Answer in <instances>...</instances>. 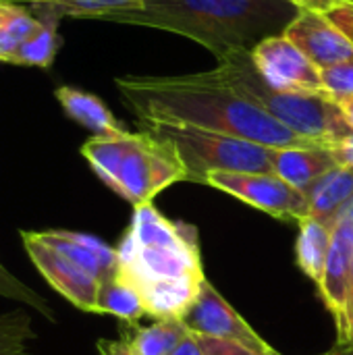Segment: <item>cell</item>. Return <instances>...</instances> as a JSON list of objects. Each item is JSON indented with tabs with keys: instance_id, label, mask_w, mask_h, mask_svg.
<instances>
[{
	"instance_id": "1",
	"label": "cell",
	"mask_w": 353,
	"mask_h": 355,
	"mask_svg": "<svg viewBox=\"0 0 353 355\" xmlns=\"http://www.w3.org/2000/svg\"><path fill=\"white\" fill-rule=\"evenodd\" d=\"M117 89L137 121L183 123L268 148L316 144L266 114L214 71L173 77L127 75L117 79Z\"/></svg>"
},
{
	"instance_id": "2",
	"label": "cell",
	"mask_w": 353,
	"mask_h": 355,
	"mask_svg": "<svg viewBox=\"0 0 353 355\" xmlns=\"http://www.w3.org/2000/svg\"><path fill=\"white\" fill-rule=\"evenodd\" d=\"M117 250L119 272L141 293L154 320H181L198 300L204 277L198 229L166 218L156 206H135Z\"/></svg>"
},
{
	"instance_id": "3",
	"label": "cell",
	"mask_w": 353,
	"mask_h": 355,
	"mask_svg": "<svg viewBox=\"0 0 353 355\" xmlns=\"http://www.w3.org/2000/svg\"><path fill=\"white\" fill-rule=\"evenodd\" d=\"M300 10L291 0H146L141 8L110 21L185 35L218 60L231 52H252L266 37L281 35Z\"/></svg>"
},
{
	"instance_id": "4",
	"label": "cell",
	"mask_w": 353,
	"mask_h": 355,
	"mask_svg": "<svg viewBox=\"0 0 353 355\" xmlns=\"http://www.w3.org/2000/svg\"><path fill=\"white\" fill-rule=\"evenodd\" d=\"M81 156L98 179L133 208L152 204L160 191L187 181L177 148L148 131L89 137L81 146Z\"/></svg>"
},
{
	"instance_id": "5",
	"label": "cell",
	"mask_w": 353,
	"mask_h": 355,
	"mask_svg": "<svg viewBox=\"0 0 353 355\" xmlns=\"http://www.w3.org/2000/svg\"><path fill=\"white\" fill-rule=\"evenodd\" d=\"M212 71L266 114L310 141L331 146L353 133L339 104L329 94L283 92L273 87L258 71L252 52L241 50L225 54L216 60Z\"/></svg>"
},
{
	"instance_id": "6",
	"label": "cell",
	"mask_w": 353,
	"mask_h": 355,
	"mask_svg": "<svg viewBox=\"0 0 353 355\" xmlns=\"http://www.w3.org/2000/svg\"><path fill=\"white\" fill-rule=\"evenodd\" d=\"M139 125L141 131L162 137L177 148L189 183L204 185L210 173H275V148L183 123L139 121Z\"/></svg>"
},
{
	"instance_id": "7",
	"label": "cell",
	"mask_w": 353,
	"mask_h": 355,
	"mask_svg": "<svg viewBox=\"0 0 353 355\" xmlns=\"http://www.w3.org/2000/svg\"><path fill=\"white\" fill-rule=\"evenodd\" d=\"M204 185L229 193L279 220L302 223L310 216L308 196L275 173H210Z\"/></svg>"
},
{
	"instance_id": "8",
	"label": "cell",
	"mask_w": 353,
	"mask_h": 355,
	"mask_svg": "<svg viewBox=\"0 0 353 355\" xmlns=\"http://www.w3.org/2000/svg\"><path fill=\"white\" fill-rule=\"evenodd\" d=\"M183 327L196 337H210L229 343L243 345L254 352L270 354L275 352L246 320L235 308L214 289L208 279L202 285V291L187 314L181 318Z\"/></svg>"
},
{
	"instance_id": "9",
	"label": "cell",
	"mask_w": 353,
	"mask_h": 355,
	"mask_svg": "<svg viewBox=\"0 0 353 355\" xmlns=\"http://www.w3.org/2000/svg\"><path fill=\"white\" fill-rule=\"evenodd\" d=\"M21 239L29 260L56 293H60L77 310L96 312L100 289L98 277H94L54 248L42 243L33 231H21Z\"/></svg>"
},
{
	"instance_id": "10",
	"label": "cell",
	"mask_w": 353,
	"mask_h": 355,
	"mask_svg": "<svg viewBox=\"0 0 353 355\" xmlns=\"http://www.w3.org/2000/svg\"><path fill=\"white\" fill-rule=\"evenodd\" d=\"M262 77L283 92H325L320 69L283 33L266 37L252 50Z\"/></svg>"
},
{
	"instance_id": "11",
	"label": "cell",
	"mask_w": 353,
	"mask_h": 355,
	"mask_svg": "<svg viewBox=\"0 0 353 355\" xmlns=\"http://www.w3.org/2000/svg\"><path fill=\"white\" fill-rule=\"evenodd\" d=\"M318 69L353 60V42L327 17V12L300 10L283 31Z\"/></svg>"
},
{
	"instance_id": "12",
	"label": "cell",
	"mask_w": 353,
	"mask_h": 355,
	"mask_svg": "<svg viewBox=\"0 0 353 355\" xmlns=\"http://www.w3.org/2000/svg\"><path fill=\"white\" fill-rule=\"evenodd\" d=\"M353 283V231L343 225L335 223L333 229V241H331V252L325 264V272L318 287V293L335 318L337 331L343 327L345 320V308L350 300Z\"/></svg>"
},
{
	"instance_id": "13",
	"label": "cell",
	"mask_w": 353,
	"mask_h": 355,
	"mask_svg": "<svg viewBox=\"0 0 353 355\" xmlns=\"http://www.w3.org/2000/svg\"><path fill=\"white\" fill-rule=\"evenodd\" d=\"M189 331L181 320H154L148 327L127 322L119 339L98 341L100 355H169Z\"/></svg>"
},
{
	"instance_id": "14",
	"label": "cell",
	"mask_w": 353,
	"mask_h": 355,
	"mask_svg": "<svg viewBox=\"0 0 353 355\" xmlns=\"http://www.w3.org/2000/svg\"><path fill=\"white\" fill-rule=\"evenodd\" d=\"M33 233L42 243L54 248L56 252H60L62 256H67L69 260L85 268L100 281L114 275L119 268L117 250L106 245L102 239L94 235L77 233V231H60V229L33 231Z\"/></svg>"
},
{
	"instance_id": "15",
	"label": "cell",
	"mask_w": 353,
	"mask_h": 355,
	"mask_svg": "<svg viewBox=\"0 0 353 355\" xmlns=\"http://www.w3.org/2000/svg\"><path fill=\"white\" fill-rule=\"evenodd\" d=\"M337 164L331 146H300V148H275L273 171L295 189L308 193L310 187L322 179Z\"/></svg>"
},
{
	"instance_id": "16",
	"label": "cell",
	"mask_w": 353,
	"mask_h": 355,
	"mask_svg": "<svg viewBox=\"0 0 353 355\" xmlns=\"http://www.w3.org/2000/svg\"><path fill=\"white\" fill-rule=\"evenodd\" d=\"M54 96L64 114L83 129L92 131V137H114L127 131L121 125V121L112 114V110L89 92L71 85H60L54 92Z\"/></svg>"
},
{
	"instance_id": "17",
	"label": "cell",
	"mask_w": 353,
	"mask_h": 355,
	"mask_svg": "<svg viewBox=\"0 0 353 355\" xmlns=\"http://www.w3.org/2000/svg\"><path fill=\"white\" fill-rule=\"evenodd\" d=\"M306 196L310 204V216L335 229L339 214L353 200V173L343 166H335L322 179H318Z\"/></svg>"
},
{
	"instance_id": "18",
	"label": "cell",
	"mask_w": 353,
	"mask_h": 355,
	"mask_svg": "<svg viewBox=\"0 0 353 355\" xmlns=\"http://www.w3.org/2000/svg\"><path fill=\"white\" fill-rule=\"evenodd\" d=\"M37 17L35 29L23 40V44L6 56V64H17V67H37V69H48L56 52L60 48V37H58V23L60 17L48 10H33Z\"/></svg>"
},
{
	"instance_id": "19",
	"label": "cell",
	"mask_w": 353,
	"mask_h": 355,
	"mask_svg": "<svg viewBox=\"0 0 353 355\" xmlns=\"http://www.w3.org/2000/svg\"><path fill=\"white\" fill-rule=\"evenodd\" d=\"M298 227H300V233L295 241V264L308 279H312L318 285L325 272L329 252H331L333 227L312 216L298 223Z\"/></svg>"
},
{
	"instance_id": "20",
	"label": "cell",
	"mask_w": 353,
	"mask_h": 355,
	"mask_svg": "<svg viewBox=\"0 0 353 355\" xmlns=\"http://www.w3.org/2000/svg\"><path fill=\"white\" fill-rule=\"evenodd\" d=\"M96 314H110L123 322H137L146 316V306L139 289L119 270L100 281Z\"/></svg>"
},
{
	"instance_id": "21",
	"label": "cell",
	"mask_w": 353,
	"mask_h": 355,
	"mask_svg": "<svg viewBox=\"0 0 353 355\" xmlns=\"http://www.w3.org/2000/svg\"><path fill=\"white\" fill-rule=\"evenodd\" d=\"M146 0H35L31 10H48L56 17L71 19H100L110 21L114 15L141 8Z\"/></svg>"
},
{
	"instance_id": "22",
	"label": "cell",
	"mask_w": 353,
	"mask_h": 355,
	"mask_svg": "<svg viewBox=\"0 0 353 355\" xmlns=\"http://www.w3.org/2000/svg\"><path fill=\"white\" fill-rule=\"evenodd\" d=\"M37 17L27 4L0 2V62L6 60L35 29Z\"/></svg>"
},
{
	"instance_id": "23",
	"label": "cell",
	"mask_w": 353,
	"mask_h": 355,
	"mask_svg": "<svg viewBox=\"0 0 353 355\" xmlns=\"http://www.w3.org/2000/svg\"><path fill=\"white\" fill-rule=\"evenodd\" d=\"M33 337L31 320L25 312L0 316V355H29Z\"/></svg>"
},
{
	"instance_id": "24",
	"label": "cell",
	"mask_w": 353,
	"mask_h": 355,
	"mask_svg": "<svg viewBox=\"0 0 353 355\" xmlns=\"http://www.w3.org/2000/svg\"><path fill=\"white\" fill-rule=\"evenodd\" d=\"M0 295L12 300V302H17V304L31 306V308H35L37 312H42V314H46V316L52 318V312H50V308L46 306V302H44L35 291H31L27 285H23L15 275H10V272L2 266V262H0Z\"/></svg>"
},
{
	"instance_id": "25",
	"label": "cell",
	"mask_w": 353,
	"mask_h": 355,
	"mask_svg": "<svg viewBox=\"0 0 353 355\" xmlns=\"http://www.w3.org/2000/svg\"><path fill=\"white\" fill-rule=\"evenodd\" d=\"M322 89L335 102H341L353 96V60H345L327 69H320Z\"/></svg>"
},
{
	"instance_id": "26",
	"label": "cell",
	"mask_w": 353,
	"mask_h": 355,
	"mask_svg": "<svg viewBox=\"0 0 353 355\" xmlns=\"http://www.w3.org/2000/svg\"><path fill=\"white\" fill-rule=\"evenodd\" d=\"M198 341L202 345L204 355H279L277 352H270V354L254 352V349H248L243 345L229 343V341H221V339H210V337H198Z\"/></svg>"
},
{
	"instance_id": "27",
	"label": "cell",
	"mask_w": 353,
	"mask_h": 355,
	"mask_svg": "<svg viewBox=\"0 0 353 355\" xmlns=\"http://www.w3.org/2000/svg\"><path fill=\"white\" fill-rule=\"evenodd\" d=\"M327 17L353 42V2L333 8L331 12H327Z\"/></svg>"
},
{
	"instance_id": "28",
	"label": "cell",
	"mask_w": 353,
	"mask_h": 355,
	"mask_svg": "<svg viewBox=\"0 0 353 355\" xmlns=\"http://www.w3.org/2000/svg\"><path fill=\"white\" fill-rule=\"evenodd\" d=\"M331 150L335 154L337 164L353 173V133L345 135L343 139H339L335 144H331Z\"/></svg>"
},
{
	"instance_id": "29",
	"label": "cell",
	"mask_w": 353,
	"mask_h": 355,
	"mask_svg": "<svg viewBox=\"0 0 353 355\" xmlns=\"http://www.w3.org/2000/svg\"><path fill=\"white\" fill-rule=\"evenodd\" d=\"M337 345H353V283L347 308H345V320H343V327L337 331Z\"/></svg>"
},
{
	"instance_id": "30",
	"label": "cell",
	"mask_w": 353,
	"mask_h": 355,
	"mask_svg": "<svg viewBox=\"0 0 353 355\" xmlns=\"http://www.w3.org/2000/svg\"><path fill=\"white\" fill-rule=\"evenodd\" d=\"M169 355H204V352H202V345H200L198 337H193L189 333Z\"/></svg>"
},
{
	"instance_id": "31",
	"label": "cell",
	"mask_w": 353,
	"mask_h": 355,
	"mask_svg": "<svg viewBox=\"0 0 353 355\" xmlns=\"http://www.w3.org/2000/svg\"><path fill=\"white\" fill-rule=\"evenodd\" d=\"M302 10H316V12H331L335 6L329 0H291Z\"/></svg>"
},
{
	"instance_id": "32",
	"label": "cell",
	"mask_w": 353,
	"mask_h": 355,
	"mask_svg": "<svg viewBox=\"0 0 353 355\" xmlns=\"http://www.w3.org/2000/svg\"><path fill=\"white\" fill-rule=\"evenodd\" d=\"M337 104H339V108H341V114H343L345 123L350 125V129L353 131V96L341 100V102H337Z\"/></svg>"
},
{
	"instance_id": "33",
	"label": "cell",
	"mask_w": 353,
	"mask_h": 355,
	"mask_svg": "<svg viewBox=\"0 0 353 355\" xmlns=\"http://www.w3.org/2000/svg\"><path fill=\"white\" fill-rule=\"evenodd\" d=\"M337 223H343V225H347L350 229L353 231V200L343 208V212L339 214V218H337Z\"/></svg>"
},
{
	"instance_id": "34",
	"label": "cell",
	"mask_w": 353,
	"mask_h": 355,
	"mask_svg": "<svg viewBox=\"0 0 353 355\" xmlns=\"http://www.w3.org/2000/svg\"><path fill=\"white\" fill-rule=\"evenodd\" d=\"M325 355H353V345H337L335 349Z\"/></svg>"
},
{
	"instance_id": "35",
	"label": "cell",
	"mask_w": 353,
	"mask_h": 355,
	"mask_svg": "<svg viewBox=\"0 0 353 355\" xmlns=\"http://www.w3.org/2000/svg\"><path fill=\"white\" fill-rule=\"evenodd\" d=\"M0 2H10V4H31V2H35V0H0Z\"/></svg>"
},
{
	"instance_id": "36",
	"label": "cell",
	"mask_w": 353,
	"mask_h": 355,
	"mask_svg": "<svg viewBox=\"0 0 353 355\" xmlns=\"http://www.w3.org/2000/svg\"><path fill=\"white\" fill-rule=\"evenodd\" d=\"M352 2H353V0H352Z\"/></svg>"
}]
</instances>
